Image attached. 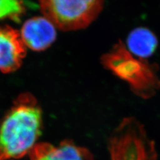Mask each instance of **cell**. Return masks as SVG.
<instances>
[{
    "label": "cell",
    "mask_w": 160,
    "mask_h": 160,
    "mask_svg": "<svg viewBox=\"0 0 160 160\" xmlns=\"http://www.w3.org/2000/svg\"><path fill=\"white\" fill-rule=\"evenodd\" d=\"M42 128L38 100L29 93L19 95L0 125V160H16L29 154Z\"/></svg>",
    "instance_id": "1"
},
{
    "label": "cell",
    "mask_w": 160,
    "mask_h": 160,
    "mask_svg": "<svg viewBox=\"0 0 160 160\" xmlns=\"http://www.w3.org/2000/svg\"><path fill=\"white\" fill-rule=\"evenodd\" d=\"M102 62L108 69L126 82L132 92L140 98L149 99L160 90L158 65L133 56L122 41L103 55Z\"/></svg>",
    "instance_id": "2"
},
{
    "label": "cell",
    "mask_w": 160,
    "mask_h": 160,
    "mask_svg": "<svg viewBox=\"0 0 160 160\" xmlns=\"http://www.w3.org/2000/svg\"><path fill=\"white\" fill-rule=\"evenodd\" d=\"M110 160H158L155 142L134 117L122 119L109 140Z\"/></svg>",
    "instance_id": "3"
},
{
    "label": "cell",
    "mask_w": 160,
    "mask_h": 160,
    "mask_svg": "<svg viewBox=\"0 0 160 160\" xmlns=\"http://www.w3.org/2000/svg\"><path fill=\"white\" fill-rule=\"evenodd\" d=\"M39 7L43 16L56 28L72 31L86 28L93 22L102 12L103 2L43 0L39 2Z\"/></svg>",
    "instance_id": "4"
},
{
    "label": "cell",
    "mask_w": 160,
    "mask_h": 160,
    "mask_svg": "<svg viewBox=\"0 0 160 160\" xmlns=\"http://www.w3.org/2000/svg\"><path fill=\"white\" fill-rule=\"evenodd\" d=\"M26 55V47L18 30L8 26L0 27V71L5 73L16 71Z\"/></svg>",
    "instance_id": "5"
},
{
    "label": "cell",
    "mask_w": 160,
    "mask_h": 160,
    "mask_svg": "<svg viewBox=\"0 0 160 160\" xmlns=\"http://www.w3.org/2000/svg\"><path fill=\"white\" fill-rule=\"evenodd\" d=\"M20 35L26 47L34 51H43L56 39V28L44 16L34 17L23 23Z\"/></svg>",
    "instance_id": "6"
},
{
    "label": "cell",
    "mask_w": 160,
    "mask_h": 160,
    "mask_svg": "<svg viewBox=\"0 0 160 160\" xmlns=\"http://www.w3.org/2000/svg\"><path fill=\"white\" fill-rule=\"evenodd\" d=\"M29 155L32 160H93L88 149L78 146L70 140H64L57 146L37 143Z\"/></svg>",
    "instance_id": "7"
},
{
    "label": "cell",
    "mask_w": 160,
    "mask_h": 160,
    "mask_svg": "<svg viewBox=\"0 0 160 160\" xmlns=\"http://www.w3.org/2000/svg\"><path fill=\"white\" fill-rule=\"evenodd\" d=\"M128 49L133 56L146 59L151 56L158 47V38L147 28L139 27L129 33L127 39Z\"/></svg>",
    "instance_id": "8"
},
{
    "label": "cell",
    "mask_w": 160,
    "mask_h": 160,
    "mask_svg": "<svg viewBox=\"0 0 160 160\" xmlns=\"http://www.w3.org/2000/svg\"><path fill=\"white\" fill-rule=\"evenodd\" d=\"M26 12L23 2L18 0H0V19L9 18L19 22Z\"/></svg>",
    "instance_id": "9"
}]
</instances>
